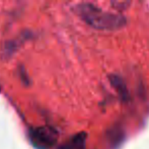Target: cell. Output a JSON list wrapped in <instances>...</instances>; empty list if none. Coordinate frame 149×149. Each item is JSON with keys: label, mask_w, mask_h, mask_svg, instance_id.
Returning <instances> with one entry per match:
<instances>
[{"label": "cell", "mask_w": 149, "mask_h": 149, "mask_svg": "<svg viewBox=\"0 0 149 149\" xmlns=\"http://www.w3.org/2000/svg\"><path fill=\"white\" fill-rule=\"evenodd\" d=\"M72 10L89 27L100 31H115L124 28L127 25V18L124 16L104 11L92 3L76 4Z\"/></svg>", "instance_id": "cell-1"}, {"label": "cell", "mask_w": 149, "mask_h": 149, "mask_svg": "<svg viewBox=\"0 0 149 149\" xmlns=\"http://www.w3.org/2000/svg\"><path fill=\"white\" fill-rule=\"evenodd\" d=\"M57 130L50 126H40L31 128L29 131V138L31 143L37 149H51L57 144Z\"/></svg>", "instance_id": "cell-2"}, {"label": "cell", "mask_w": 149, "mask_h": 149, "mask_svg": "<svg viewBox=\"0 0 149 149\" xmlns=\"http://www.w3.org/2000/svg\"><path fill=\"white\" fill-rule=\"evenodd\" d=\"M86 140V134L81 132L73 137H71L65 144H63L60 149H83Z\"/></svg>", "instance_id": "cell-3"}, {"label": "cell", "mask_w": 149, "mask_h": 149, "mask_svg": "<svg viewBox=\"0 0 149 149\" xmlns=\"http://www.w3.org/2000/svg\"><path fill=\"white\" fill-rule=\"evenodd\" d=\"M109 79H110V83L112 84L113 87L117 90L119 95L121 96L123 99H126V97L128 96V91L125 86V83H124V81L122 80V78L117 75H111L110 77H109Z\"/></svg>", "instance_id": "cell-4"}, {"label": "cell", "mask_w": 149, "mask_h": 149, "mask_svg": "<svg viewBox=\"0 0 149 149\" xmlns=\"http://www.w3.org/2000/svg\"><path fill=\"white\" fill-rule=\"evenodd\" d=\"M111 5L114 9L119 10V11H123V10L128 9L130 5H131V2L130 1H112L111 2Z\"/></svg>", "instance_id": "cell-5"}]
</instances>
